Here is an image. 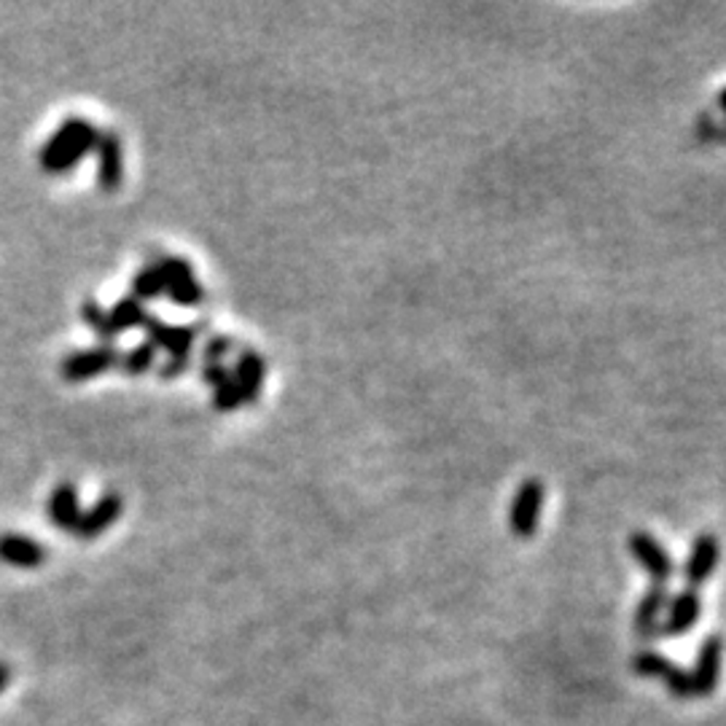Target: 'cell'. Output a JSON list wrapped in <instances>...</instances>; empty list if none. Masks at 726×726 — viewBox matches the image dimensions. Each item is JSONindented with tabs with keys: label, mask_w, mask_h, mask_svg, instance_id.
Returning a JSON list of instances; mask_svg holds the SVG:
<instances>
[{
	"label": "cell",
	"mask_w": 726,
	"mask_h": 726,
	"mask_svg": "<svg viewBox=\"0 0 726 726\" xmlns=\"http://www.w3.org/2000/svg\"><path fill=\"white\" fill-rule=\"evenodd\" d=\"M100 140V130L87 119H65L54 135L41 148V168L49 175H65L84 162L89 151H95Z\"/></svg>",
	"instance_id": "cell-1"
},
{
	"label": "cell",
	"mask_w": 726,
	"mask_h": 726,
	"mask_svg": "<svg viewBox=\"0 0 726 726\" xmlns=\"http://www.w3.org/2000/svg\"><path fill=\"white\" fill-rule=\"evenodd\" d=\"M546 488L541 479H525L514 493L512 508H508V530L514 539H533L541 522V508H544Z\"/></svg>",
	"instance_id": "cell-2"
},
{
	"label": "cell",
	"mask_w": 726,
	"mask_h": 726,
	"mask_svg": "<svg viewBox=\"0 0 726 726\" xmlns=\"http://www.w3.org/2000/svg\"><path fill=\"white\" fill-rule=\"evenodd\" d=\"M157 272L162 278L164 294L170 296V302L179 307H197L205 299L202 285L197 283V274H194L192 264L181 256H162L157 259Z\"/></svg>",
	"instance_id": "cell-3"
},
{
	"label": "cell",
	"mask_w": 726,
	"mask_h": 726,
	"mask_svg": "<svg viewBox=\"0 0 726 726\" xmlns=\"http://www.w3.org/2000/svg\"><path fill=\"white\" fill-rule=\"evenodd\" d=\"M627 549H630V554L636 557L640 568L651 576L654 587H667L676 565H673L670 552H667L654 536L645 533V530H636V533H630V539H627Z\"/></svg>",
	"instance_id": "cell-4"
},
{
	"label": "cell",
	"mask_w": 726,
	"mask_h": 726,
	"mask_svg": "<svg viewBox=\"0 0 726 726\" xmlns=\"http://www.w3.org/2000/svg\"><path fill=\"white\" fill-rule=\"evenodd\" d=\"M95 153H97V186H100L106 194L122 188L124 183L122 137L113 133V130H106V133H100Z\"/></svg>",
	"instance_id": "cell-5"
},
{
	"label": "cell",
	"mask_w": 726,
	"mask_h": 726,
	"mask_svg": "<svg viewBox=\"0 0 726 726\" xmlns=\"http://www.w3.org/2000/svg\"><path fill=\"white\" fill-rule=\"evenodd\" d=\"M722 662H724V638L711 636L705 638V643L697 651V662L691 676V689L694 697H711L718 686V676H722Z\"/></svg>",
	"instance_id": "cell-6"
},
{
	"label": "cell",
	"mask_w": 726,
	"mask_h": 726,
	"mask_svg": "<svg viewBox=\"0 0 726 726\" xmlns=\"http://www.w3.org/2000/svg\"><path fill=\"white\" fill-rule=\"evenodd\" d=\"M119 361H122V356H119V350L113 345L91 347V350L67 356L65 361H62V377H65L67 382H84L97 374H106V371L113 369Z\"/></svg>",
	"instance_id": "cell-7"
},
{
	"label": "cell",
	"mask_w": 726,
	"mask_h": 726,
	"mask_svg": "<svg viewBox=\"0 0 726 726\" xmlns=\"http://www.w3.org/2000/svg\"><path fill=\"white\" fill-rule=\"evenodd\" d=\"M143 329L148 334V345L153 350H168L170 358H188L194 340H197V329H192V325H168L153 316L146 318Z\"/></svg>",
	"instance_id": "cell-8"
},
{
	"label": "cell",
	"mask_w": 726,
	"mask_h": 726,
	"mask_svg": "<svg viewBox=\"0 0 726 726\" xmlns=\"http://www.w3.org/2000/svg\"><path fill=\"white\" fill-rule=\"evenodd\" d=\"M718 557H722V544L713 533H700L691 544L689 559L684 565V579L689 585V590H700L707 579L716 570Z\"/></svg>",
	"instance_id": "cell-9"
},
{
	"label": "cell",
	"mask_w": 726,
	"mask_h": 726,
	"mask_svg": "<svg viewBox=\"0 0 726 726\" xmlns=\"http://www.w3.org/2000/svg\"><path fill=\"white\" fill-rule=\"evenodd\" d=\"M665 614L667 619L660 625V636H686L702 616V594L697 590L678 592L676 598H670V605H667Z\"/></svg>",
	"instance_id": "cell-10"
},
{
	"label": "cell",
	"mask_w": 726,
	"mask_h": 726,
	"mask_svg": "<svg viewBox=\"0 0 726 726\" xmlns=\"http://www.w3.org/2000/svg\"><path fill=\"white\" fill-rule=\"evenodd\" d=\"M122 512H124L122 495L106 493L100 501L95 503V506L89 508V512L82 514V519H78V528L73 536H78L82 541L97 539V536L106 533V530L111 528L119 517H122Z\"/></svg>",
	"instance_id": "cell-11"
},
{
	"label": "cell",
	"mask_w": 726,
	"mask_h": 726,
	"mask_svg": "<svg viewBox=\"0 0 726 726\" xmlns=\"http://www.w3.org/2000/svg\"><path fill=\"white\" fill-rule=\"evenodd\" d=\"M46 514H49V522L54 528L65 530V533H76L78 519H82V506H78V493L76 484L60 482L51 490L49 503H46Z\"/></svg>",
	"instance_id": "cell-12"
},
{
	"label": "cell",
	"mask_w": 726,
	"mask_h": 726,
	"mask_svg": "<svg viewBox=\"0 0 726 726\" xmlns=\"http://www.w3.org/2000/svg\"><path fill=\"white\" fill-rule=\"evenodd\" d=\"M667 605H670L667 587H651V590L640 598L636 616H632V627H636L638 638L651 640L660 636V619L667 611Z\"/></svg>",
	"instance_id": "cell-13"
},
{
	"label": "cell",
	"mask_w": 726,
	"mask_h": 726,
	"mask_svg": "<svg viewBox=\"0 0 726 726\" xmlns=\"http://www.w3.org/2000/svg\"><path fill=\"white\" fill-rule=\"evenodd\" d=\"M0 563L11 568H41L46 549L22 533H0Z\"/></svg>",
	"instance_id": "cell-14"
},
{
	"label": "cell",
	"mask_w": 726,
	"mask_h": 726,
	"mask_svg": "<svg viewBox=\"0 0 726 726\" xmlns=\"http://www.w3.org/2000/svg\"><path fill=\"white\" fill-rule=\"evenodd\" d=\"M264 374H267V361L256 350H245L237 358L234 366V385H237L239 398L243 404H256L261 396V387H264Z\"/></svg>",
	"instance_id": "cell-15"
},
{
	"label": "cell",
	"mask_w": 726,
	"mask_h": 726,
	"mask_svg": "<svg viewBox=\"0 0 726 726\" xmlns=\"http://www.w3.org/2000/svg\"><path fill=\"white\" fill-rule=\"evenodd\" d=\"M108 318H111L113 331H116V336H119V334H124V331L143 329L148 312H146V307H143V302H137L135 296H124V299H119L116 305H113V310L108 312Z\"/></svg>",
	"instance_id": "cell-16"
},
{
	"label": "cell",
	"mask_w": 726,
	"mask_h": 726,
	"mask_svg": "<svg viewBox=\"0 0 726 726\" xmlns=\"http://www.w3.org/2000/svg\"><path fill=\"white\" fill-rule=\"evenodd\" d=\"M82 316H84V323H87L89 329L95 331V336L102 342V345H113V340H116V331H113L111 318H108V310H102L97 302L87 299L82 307Z\"/></svg>",
	"instance_id": "cell-17"
},
{
	"label": "cell",
	"mask_w": 726,
	"mask_h": 726,
	"mask_svg": "<svg viewBox=\"0 0 726 726\" xmlns=\"http://www.w3.org/2000/svg\"><path fill=\"white\" fill-rule=\"evenodd\" d=\"M673 667L676 665H673L670 660H665L662 654H656V651H640L636 660H632V670L643 678H662V681H665L673 673Z\"/></svg>",
	"instance_id": "cell-18"
},
{
	"label": "cell",
	"mask_w": 726,
	"mask_h": 726,
	"mask_svg": "<svg viewBox=\"0 0 726 726\" xmlns=\"http://www.w3.org/2000/svg\"><path fill=\"white\" fill-rule=\"evenodd\" d=\"M164 294V285H162V278H159L157 267H146V270H140L133 278V296L137 302H151V299H159V296Z\"/></svg>",
	"instance_id": "cell-19"
},
{
	"label": "cell",
	"mask_w": 726,
	"mask_h": 726,
	"mask_svg": "<svg viewBox=\"0 0 726 726\" xmlns=\"http://www.w3.org/2000/svg\"><path fill=\"white\" fill-rule=\"evenodd\" d=\"M153 358H157V350H153L148 342H143V345L133 347V350L122 358V369L133 377L146 374V371L153 366Z\"/></svg>",
	"instance_id": "cell-20"
},
{
	"label": "cell",
	"mask_w": 726,
	"mask_h": 726,
	"mask_svg": "<svg viewBox=\"0 0 726 726\" xmlns=\"http://www.w3.org/2000/svg\"><path fill=\"white\" fill-rule=\"evenodd\" d=\"M213 404L219 411H234L243 404V398H239V391L237 385H234V380L229 377L226 382H221L219 387L213 391Z\"/></svg>",
	"instance_id": "cell-21"
},
{
	"label": "cell",
	"mask_w": 726,
	"mask_h": 726,
	"mask_svg": "<svg viewBox=\"0 0 726 726\" xmlns=\"http://www.w3.org/2000/svg\"><path fill=\"white\" fill-rule=\"evenodd\" d=\"M229 350H232V340H229V336H213V340H208V345H205L202 361L221 364V358H224Z\"/></svg>",
	"instance_id": "cell-22"
},
{
	"label": "cell",
	"mask_w": 726,
	"mask_h": 726,
	"mask_svg": "<svg viewBox=\"0 0 726 726\" xmlns=\"http://www.w3.org/2000/svg\"><path fill=\"white\" fill-rule=\"evenodd\" d=\"M229 369L224 364H205V369H202V380L205 382H210V385L213 387H219L221 382H226L229 380Z\"/></svg>",
	"instance_id": "cell-23"
},
{
	"label": "cell",
	"mask_w": 726,
	"mask_h": 726,
	"mask_svg": "<svg viewBox=\"0 0 726 726\" xmlns=\"http://www.w3.org/2000/svg\"><path fill=\"white\" fill-rule=\"evenodd\" d=\"M186 369H188V358H170V361L159 369V377H164V380H175V377H181Z\"/></svg>",
	"instance_id": "cell-24"
},
{
	"label": "cell",
	"mask_w": 726,
	"mask_h": 726,
	"mask_svg": "<svg viewBox=\"0 0 726 726\" xmlns=\"http://www.w3.org/2000/svg\"><path fill=\"white\" fill-rule=\"evenodd\" d=\"M11 681V667L5 662H0V691L5 689V684Z\"/></svg>",
	"instance_id": "cell-25"
},
{
	"label": "cell",
	"mask_w": 726,
	"mask_h": 726,
	"mask_svg": "<svg viewBox=\"0 0 726 726\" xmlns=\"http://www.w3.org/2000/svg\"><path fill=\"white\" fill-rule=\"evenodd\" d=\"M718 106H722V111L726 113V87L718 91Z\"/></svg>",
	"instance_id": "cell-26"
}]
</instances>
